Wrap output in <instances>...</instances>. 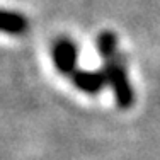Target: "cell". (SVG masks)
Returning a JSON list of instances; mask_svg holds the SVG:
<instances>
[{
  "mask_svg": "<svg viewBox=\"0 0 160 160\" xmlns=\"http://www.w3.org/2000/svg\"><path fill=\"white\" fill-rule=\"evenodd\" d=\"M101 72L104 75L106 83H109L112 87L118 106L121 109H129L133 106V102H135V92H133V87L128 80L126 68H124L121 56L118 55L111 60H106Z\"/></svg>",
  "mask_w": 160,
  "mask_h": 160,
  "instance_id": "6da1fadb",
  "label": "cell"
},
{
  "mask_svg": "<svg viewBox=\"0 0 160 160\" xmlns=\"http://www.w3.org/2000/svg\"><path fill=\"white\" fill-rule=\"evenodd\" d=\"M0 31L9 34H22L28 31V19L22 14L0 9Z\"/></svg>",
  "mask_w": 160,
  "mask_h": 160,
  "instance_id": "277c9868",
  "label": "cell"
},
{
  "mask_svg": "<svg viewBox=\"0 0 160 160\" xmlns=\"http://www.w3.org/2000/svg\"><path fill=\"white\" fill-rule=\"evenodd\" d=\"M72 80H73V85L77 87L78 90L85 94H99L106 85V80L102 72H90V70H75L73 73L70 75Z\"/></svg>",
  "mask_w": 160,
  "mask_h": 160,
  "instance_id": "3957f363",
  "label": "cell"
},
{
  "mask_svg": "<svg viewBox=\"0 0 160 160\" xmlns=\"http://www.w3.org/2000/svg\"><path fill=\"white\" fill-rule=\"evenodd\" d=\"M51 56L56 70L63 75H72L77 68L78 49L77 44L68 38H60L51 46Z\"/></svg>",
  "mask_w": 160,
  "mask_h": 160,
  "instance_id": "7a4b0ae2",
  "label": "cell"
},
{
  "mask_svg": "<svg viewBox=\"0 0 160 160\" xmlns=\"http://www.w3.org/2000/svg\"><path fill=\"white\" fill-rule=\"evenodd\" d=\"M97 48L104 60H111L118 56V39L116 34L111 31H102L97 36Z\"/></svg>",
  "mask_w": 160,
  "mask_h": 160,
  "instance_id": "5b68a950",
  "label": "cell"
}]
</instances>
